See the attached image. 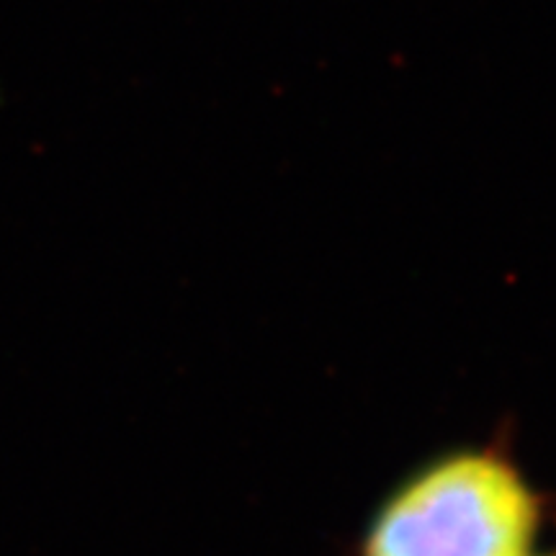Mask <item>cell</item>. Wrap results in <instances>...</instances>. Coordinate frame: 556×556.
<instances>
[{"instance_id":"6da1fadb","label":"cell","mask_w":556,"mask_h":556,"mask_svg":"<svg viewBox=\"0 0 556 556\" xmlns=\"http://www.w3.org/2000/svg\"><path fill=\"white\" fill-rule=\"evenodd\" d=\"M544 500L495 448L433 458L384 500L361 556H531Z\"/></svg>"},{"instance_id":"7a4b0ae2","label":"cell","mask_w":556,"mask_h":556,"mask_svg":"<svg viewBox=\"0 0 556 556\" xmlns=\"http://www.w3.org/2000/svg\"><path fill=\"white\" fill-rule=\"evenodd\" d=\"M533 556V554H531ZM544 556H556V552H552V554H544Z\"/></svg>"}]
</instances>
